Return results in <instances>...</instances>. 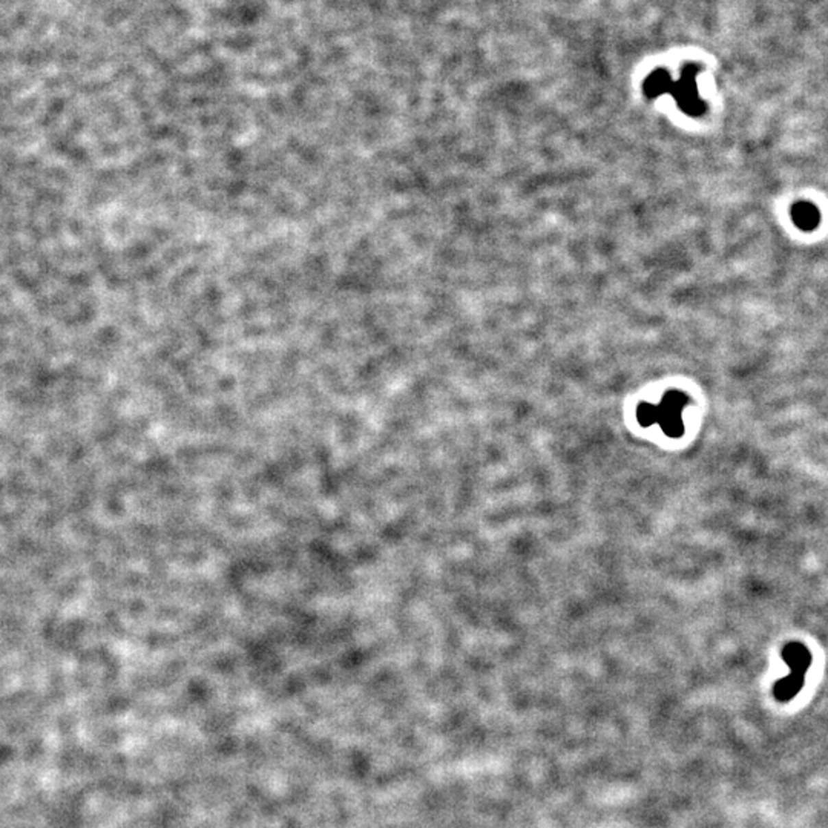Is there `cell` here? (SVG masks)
Instances as JSON below:
<instances>
[{"label":"cell","instance_id":"1","mask_svg":"<svg viewBox=\"0 0 828 828\" xmlns=\"http://www.w3.org/2000/svg\"><path fill=\"white\" fill-rule=\"evenodd\" d=\"M782 658L790 666V674L775 685V696L779 701H790L792 698L798 695L802 684H804L805 672L812 664V655L805 646H802L801 643H792L786 646L784 652H782Z\"/></svg>","mask_w":828,"mask_h":828},{"label":"cell","instance_id":"2","mask_svg":"<svg viewBox=\"0 0 828 828\" xmlns=\"http://www.w3.org/2000/svg\"><path fill=\"white\" fill-rule=\"evenodd\" d=\"M687 402L685 396L681 393H669L663 399V402L655 406L657 422L661 425L663 431L669 437H680L684 431L681 411L683 406ZM655 422V424H657Z\"/></svg>","mask_w":828,"mask_h":828},{"label":"cell","instance_id":"3","mask_svg":"<svg viewBox=\"0 0 828 828\" xmlns=\"http://www.w3.org/2000/svg\"><path fill=\"white\" fill-rule=\"evenodd\" d=\"M695 74H696L695 66H685L683 71L681 80L678 83H674L670 90L674 93L675 99L678 100L680 106L684 109L685 112L701 114L704 105L696 93Z\"/></svg>","mask_w":828,"mask_h":828},{"label":"cell","instance_id":"4","mask_svg":"<svg viewBox=\"0 0 828 828\" xmlns=\"http://www.w3.org/2000/svg\"><path fill=\"white\" fill-rule=\"evenodd\" d=\"M792 219L801 230H813L819 224V210L812 203L799 202L792 207Z\"/></svg>","mask_w":828,"mask_h":828},{"label":"cell","instance_id":"5","mask_svg":"<svg viewBox=\"0 0 828 828\" xmlns=\"http://www.w3.org/2000/svg\"><path fill=\"white\" fill-rule=\"evenodd\" d=\"M672 85H674V83H672L669 74L666 73V71L658 69L649 77L648 80H646L644 90L649 97H657L659 94L669 93V90L672 89Z\"/></svg>","mask_w":828,"mask_h":828},{"label":"cell","instance_id":"6","mask_svg":"<svg viewBox=\"0 0 828 828\" xmlns=\"http://www.w3.org/2000/svg\"><path fill=\"white\" fill-rule=\"evenodd\" d=\"M637 417L638 422L642 424L643 426H649L657 422V416H655V405H649V404H642L638 406L637 410Z\"/></svg>","mask_w":828,"mask_h":828}]
</instances>
